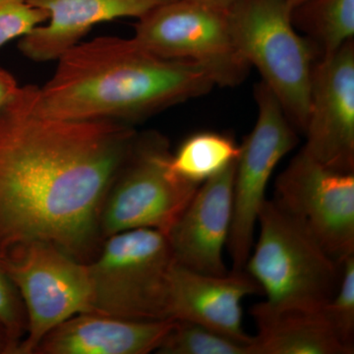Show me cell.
Instances as JSON below:
<instances>
[{
  "mask_svg": "<svg viewBox=\"0 0 354 354\" xmlns=\"http://www.w3.org/2000/svg\"><path fill=\"white\" fill-rule=\"evenodd\" d=\"M137 135L125 123L48 115L38 87H20L0 108V266L32 242L87 263L102 239L104 199Z\"/></svg>",
  "mask_w": 354,
  "mask_h": 354,
  "instance_id": "6da1fadb",
  "label": "cell"
},
{
  "mask_svg": "<svg viewBox=\"0 0 354 354\" xmlns=\"http://www.w3.org/2000/svg\"><path fill=\"white\" fill-rule=\"evenodd\" d=\"M57 62L50 80L38 87V104L64 120L131 125L216 86L201 65L160 57L134 38L79 43Z\"/></svg>",
  "mask_w": 354,
  "mask_h": 354,
  "instance_id": "7a4b0ae2",
  "label": "cell"
},
{
  "mask_svg": "<svg viewBox=\"0 0 354 354\" xmlns=\"http://www.w3.org/2000/svg\"><path fill=\"white\" fill-rule=\"evenodd\" d=\"M258 241L244 271L265 293V311L318 310L334 297L342 262L277 200H266L258 216Z\"/></svg>",
  "mask_w": 354,
  "mask_h": 354,
  "instance_id": "3957f363",
  "label": "cell"
},
{
  "mask_svg": "<svg viewBox=\"0 0 354 354\" xmlns=\"http://www.w3.org/2000/svg\"><path fill=\"white\" fill-rule=\"evenodd\" d=\"M288 0H235L227 11L235 46L260 72L295 129L308 121L315 44L295 31Z\"/></svg>",
  "mask_w": 354,
  "mask_h": 354,
  "instance_id": "277c9868",
  "label": "cell"
},
{
  "mask_svg": "<svg viewBox=\"0 0 354 354\" xmlns=\"http://www.w3.org/2000/svg\"><path fill=\"white\" fill-rule=\"evenodd\" d=\"M87 263L91 312L130 319L167 320L169 274L174 263L167 235L152 228L106 237Z\"/></svg>",
  "mask_w": 354,
  "mask_h": 354,
  "instance_id": "5b68a950",
  "label": "cell"
},
{
  "mask_svg": "<svg viewBox=\"0 0 354 354\" xmlns=\"http://www.w3.org/2000/svg\"><path fill=\"white\" fill-rule=\"evenodd\" d=\"M171 155L162 135H137L102 205L99 223L102 239L138 228L165 234L171 230L200 187L174 174Z\"/></svg>",
  "mask_w": 354,
  "mask_h": 354,
  "instance_id": "8992f818",
  "label": "cell"
},
{
  "mask_svg": "<svg viewBox=\"0 0 354 354\" xmlns=\"http://www.w3.org/2000/svg\"><path fill=\"white\" fill-rule=\"evenodd\" d=\"M1 267L24 305L27 328L18 354H32L48 333L71 317L91 312L87 263L46 242L21 247Z\"/></svg>",
  "mask_w": 354,
  "mask_h": 354,
  "instance_id": "52a82bcc",
  "label": "cell"
},
{
  "mask_svg": "<svg viewBox=\"0 0 354 354\" xmlns=\"http://www.w3.org/2000/svg\"><path fill=\"white\" fill-rule=\"evenodd\" d=\"M138 20L133 38L147 50L201 65L216 85L234 87L246 78L250 65L235 46L227 12L171 0Z\"/></svg>",
  "mask_w": 354,
  "mask_h": 354,
  "instance_id": "ba28073f",
  "label": "cell"
},
{
  "mask_svg": "<svg viewBox=\"0 0 354 354\" xmlns=\"http://www.w3.org/2000/svg\"><path fill=\"white\" fill-rule=\"evenodd\" d=\"M258 118L241 145L234 183V216L227 247L232 271H244L254 244L266 190L279 162L298 143L297 130L271 90L256 86Z\"/></svg>",
  "mask_w": 354,
  "mask_h": 354,
  "instance_id": "9c48e42d",
  "label": "cell"
},
{
  "mask_svg": "<svg viewBox=\"0 0 354 354\" xmlns=\"http://www.w3.org/2000/svg\"><path fill=\"white\" fill-rule=\"evenodd\" d=\"M277 200L334 259L354 254V172L329 169L304 150L276 180Z\"/></svg>",
  "mask_w": 354,
  "mask_h": 354,
  "instance_id": "30bf717a",
  "label": "cell"
},
{
  "mask_svg": "<svg viewBox=\"0 0 354 354\" xmlns=\"http://www.w3.org/2000/svg\"><path fill=\"white\" fill-rule=\"evenodd\" d=\"M306 144L329 169L354 172V43L317 60L312 75Z\"/></svg>",
  "mask_w": 354,
  "mask_h": 354,
  "instance_id": "8fae6325",
  "label": "cell"
},
{
  "mask_svg": "<svg viewBox=\"0 0 354 354\" xmlns=\"http://www.w3.org/2000/svg\"><path fill=\"white\" fill-rule=\"evenodd\" d=\"M236 160L200 185L167 232L177 264L212 276L227 274L223 248L227 244L234 216Z\"/></svg>",
  "mask_w": 354,
  "mask_h": 354,
  "instance_id": "7c38bea8",
  "label": "cell"
},
{
  "mask_svg": "<svg viewBox=\"0 0 354 354\" xmlns=\"http://www.w3.org/2000/svg\"><path fill=\"white\" fill-rule=\"evenodd\" d=\"M260 293V286L245 271L212 276L174 261L169 274L167 315L205 326L252 348L254 337L243 329L241 305L244 298Z\"/></svg>",
  "mask_w": 354,
  "mask_h": 354,
  "instance_id": "4fadbf2b",
  "label": "cell"
},
{
  "mask_svg": "<svg viewBox=\"0 0 354 354\" xmlns=\"http://www.w3.org/2000/svg\"><path fill=\"white\" fill-rule=\"evenodd\" d=\"M171 0H29L48 13V24L39 25L21 38L19 50L34 62L57 60L100 23L150 12Z\"/></svg>",
  "mask_w": 354,
  "mask_h": 354,
  "instance_id": "5bb4252c",
  "label": "cell"
},
{
  "mask_svg": "<svg viewBox=\"0 0 354 354\" xmlns=\"http://www.w3.org/2000/svg\"><path fill=\"white\" fill-rule=\"evenodd\" d=\"M174 320H130L87 312L48 333L34 353L148 354L157 351Z\"/></svg>",
  "mask_w": 354,
  "mask_h": 354,
  "instance_id": "9a60e30c",
  "label": "cell"
},
{
  "mask_svg": "<svg viewBox=\"0 0 354 354\" xmlns=\"http://www.w3.org/2000/svg\"><path fill=\"white\" fill-rule=\"evenodd\" d=\"M257 324L253 354H351L333 329L323 308L265 311L254 306Z\"/></svg>",
  "mask_w": 354,
  "mask_h": 354,
  "instance_id": "2e32d148",
  "label": "cell"
},
{
  "mask_svg": "<svg viewBox=\"0 0 354 354\" xmlns=\"http://www.w3.org/2000/svg\"><path fill=\"white\" fill-rule=\"evenodd\" d=\"M295 27L328 57L354 37V0H307L291 11Z\"/></svg>",
  "mask_w": 354,
  "mask_h": 354,
  "instance_id": "e0dca14e",
  "label": "cell"
},
{
  "mask_svg": "<svg viewBox=\"0 0 354 354\" xmlns=\"http://www.w3.org/2000/svg\"><path fill=\"white\" fill-rule=\"evenodd\" d=\"M241 146L221 133H195L172 153L171 169L179 178L200 186L239 158Z\"/></svg>",
  "mask_w": 354,
  "mask_h": 354,
  "instance_id": "ac0fdd59",
  "label": "cell"
},
{
  "mask_svg": "<svg viewBox=\"0 0 354 354\" xmlns=\"http://www.w3.org/2000/svg\"><path fill=\"white\" fill-rule=\"evenodd\" d=\"M156 353L253 354L250 344L236 341L199 324L178 320H174V326Z\"/></svg>",
  "mask_w": 354,
  "mask_h": 354,
  "instance_id": "d6986e66",
  "label": "cell"
},
{
  "mask_svg": "<svg viewBox=\"0 0 354 354\" xmlns=\"http://www.w3.org/2000/svg\"><path fill=\"white\" fill-rule=\"evenodd\" d=\"M324 313L342 344L354 351V254L342 261V276L334 297Z\"/></svg>",
  "mask_w": 354,
  "mask_h": 354,
  "instance_id": "ffe728a7",
  "label": "cell"
},
{
  "mask_svg": "<svg viewBox=\"0 0 354 354\" xmlns=\"http://www.w3.org/2000/svg\"><path fill=\"white\" fill-rule=\"evenodd\" d=\"M48 13L29 0H0V48L23 38L48 20Z\"/></svg>",
  "mask_w": 354,
  "mask_h": 354,
  "instance_id": "44dd1931",
  "label": "cell"
},
{
  "mask_svg": "<svg viewBox=\"0 0 354 354\" xmlns=\"http://www.w3.org/2000/svg\"><path fill=\"white\" fill-rule=\"evenodd\" d=\"M0 327L8 341L10 353H17L27 328L24 305L15 286L0 266Z\"/></svg>",
  "mask_w": 354,
  "mask_h": 354,
  "instance_id": "7402d4cb",
  "label": "cell"
},
{
  "mask_svg": "<svg viewBox=\"0 0 354 354\" xmlns=\"http://www.w3.org/2000/svg\"><path fill=\"white\" fill-rule=\"evenodd\" d=\"M19 88L20 86L11 73L0 67V108L12 99Z\"/></svg>",
  "mask_w": 354,
  "mask_h": 354,
  "instance_id": "603a6c76",
  "label": "cell"
},
{
  "mask_svg": "<svg viewBox=\"0 0 354 354\" xmlns=\"http://www.w3.org/2000/svg\"><path fill=\"white\" fill-rule=\"evenodd\" d=\"M186 1L194 2L200 6L227 12L232 4L234 3L235 0H186Z\"/></svg>",
  "mask_w": 354,
  "mask_h": 354,
  "instance_id": "cb8c5ba5",
  "label": "cell"
},
{
  "mask_svg": "<svg viewBox=\"0 0 354 354\" xmlns=\"http://www.w3.org/2000/svg\"><path fill=\"white\" fill-rule=\"evenodd\" d=\"M288 3L291 7V9L297 8V6H301L304 2H306L307 0H288Z\"/></svg>",
  "mask_w": 354,
  "mask_h": 354,
  "instance_id": "d4e9b609",
  "label": "cell"
},
{
  "mask_svg": "<svg viewBox=\"0 0 354 354\" xmlns=\"http://www.w3.org/2000/svg\"><path fill=\"white\" fill-rule=\"evenodd\" d=\"M0 353H8V346H7L6 342H3L0 339Z\"/></svg>",
  "mask_w": 354,
  "mask_h": 354,
  "instance_id": "484cf974",
  "label": "cell"
}]
</instances>
